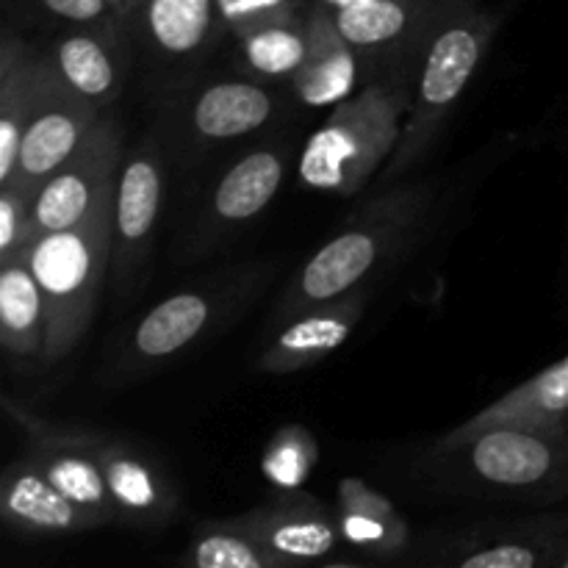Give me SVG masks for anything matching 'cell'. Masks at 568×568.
Here are the masks:
<instances>
[{
	"label": "cell",
	"instance_id": "obj_1",
	"mask_svg": "<svg viewBox=\"0 0 568 568\" xmlns=\"http://www.w3.org/2000/svg\"><path fill=\"white\" fill-rule=\"evenodd\" d=\"M438 192L442 189L436 181H410L383 189L300 266L277 300L272 325L355 292L383 264L399 258L430 222Z\"/></svg>",
	"mask_w": 568,
	"mask_h": 568
},
{
	"label": "cell",
	"instance_id": "obj_2",
	"mask_svg": "<svg viewBox=\"0 0 568 568\" xmlns=\"http://www.w3.org/2000/svg\"><path fill=\"white\" fill-rule=\"evenodd\" d=\"M497 22L499 17L477 0H444L416 64L414 98L397 150L381 175L383 189L403 181L430 153L449 111L486 59Z\"/></svg>",
	"mask_w": 568,
	"mask_h": 568
},
{
	"label": "cell",
	"instance_id": "obj_3",
	"mask_svg": "<svg viewBox=\"0 0 568 568\" xmlns=\"http://www.w3.org/2000/svg\"><path fill=\"white\" fill-rule=\"evenodd\" d=\"M410 98L414 78L386 75L333 105V114L300 153L303 186L338 197L358 194L397 150Z\"/></svg>",
	"mask_w": 568,
	"mask_h": 568
},
{
	"label": "cell",
	"instance_id": "obj_4",
	"mask_svg": "<svg viewBox=\"0 0 568 568\" xmlns=\"http://www.w3.org/2000/svg\"><path fill=\"white\" fill-rule=\"evenodd\" d=\"M114 181L100 192L87 220L31 244L28 264L48 303L44 364L64 361L94 316L98 292L114 255Z\"/></svg>",
	"mask_w": 568,
	"mask_h": 568
},
{
	"label": "cell",
	"instance_id": "obj_5",
	"mask_svg": "<svg viewBox=\"0 0 568 568\" xmlns=\"http://www.w3.org/2000/svg\"><path fill=\"white\" fill-rule=\"evenodd\" d=\"M438 458L471 486L503 494H555L568 488V433L494 425Z\"/></svg>",
	"mask_w": 568,
	"mask_h": 568
},
{
	"label": "cell",
	"instance_id": "obj_6",
	"mask_svg": "<svg viewBox=\"0 0 568 568\" xmlns=\"http://www.w3.org/2000/svg\"><path fill=\"white\" fill-rule=\"evenodd\" d=\"M255 283H258L255 272H242V275H225L222 281H209L197 288H183L161 300L133 325L131 336L122 344L116 369L125 377H136L172 361L220 327L225 316L250 297Z\"/></svg>",
	"mask_w": 568,
	"mask_h": 568
},
{
	"label": "cell",
	"instance_id": "obj_7",
	"mask_svg": "<svg viewBox=\"0 0 568 568\" xmlns=\"http://www.w3.org/2000/svg\"><path fill=\"white\" fill-rule=\"evenodd\" d=\"M277 109L281 98L272 83H261L247 75L211 78L189 87L170 105V116L159 131L164 142L175 139L181 150L197 155L261 131L270 125Z\"/></svg>",
	"mask_w": 568,
	"mask_h": 568
},
{
	"label": "cell",
	"instance_id": "obj_8",
	"mask_svg": "<svg viewBox=\"0 0 568 568\" xmlns=\"http://www.w3.org/2000/svg\"><path fill=\"white\" fill-rule=\"evenodd\" d=\"M294 148L286 139L255 144L239 155L225 175L211 186L203 211H197L186 236V255L216 250L227 236L261 214L286 181Z\"/></svg>",
	"mask_w": 568,
	"mask_h": 568
},
{
	"label": "cell",
	"instance_id": "obj_9",
	"mask_svg": "<svg viewBox=\"0 0 568 568\" xmlns=\"http://www.w3.org/2000/svg\"><path fill=\"white\" fill-rule=\"evenodd\" d=\"M444 0H366L333 11L364 64L366 83L386 75L416 78V64L425 50Z\"/></svg>",
	"mask_w": 568,
	"mask_h": 568
},
{
	"label": "cell",
	"instance_id": "obj_10",
	"mask_svg": "<svg viewBox=\"0 0 568 568\" xmlns=\"http://www.w3.org/2000/svg\"><path fill=\"white\" fill-rule=\"evenodd\" d=\"M164 153L161 131H148L125 148L114 181V255L111 275L120 288H131L153 244V231L164 200Z\"/></svg>",
	"mask_w": 568,
	"mask_h": 568
},
{
	"label": "cell",
	"instance_id": "obj_11",
	"mask_svg": "<svg viewBox=\"0 0 568 568\" xmlns=\"http://www.w3.org/2000/svg\"><path fill=\"white\" fill-rule=\"evenodd\" d=\"M3 408L26 433L28 447L22 455L33 460L55 488L64 497H70L94 521V527L116 521L114 499L105 486L98 453H94L98 433L50 425V422L33 416L28 408L17 405L11 397H3Z\"/></svg>",
	"mask_w": 568,
	"mask_h": 568
},
{
	"label": "cell",
	"instance_id": "obj_12",
	"mask_svg": "<svg viewBox=\"0 0 568 568\" xmlns=\"http://www.w3.org/2000/svg\"><path fill=\"white\" fill-rule=\"evenodd\" d=\"M125 153V128L114 114L100 116L87 142L75 150L67 164H61L39 186L33 200V231L39 236L67 231L92 214L100 192L120 172Z\"/></svg>",
	"mask_w": 568,
	"mask_h": 568
},
{
	"label": "cell",
	"instance_id": "obj_13",
	"mask_svg": "<svg viewBox=\"0 0 568 568\" xmlns=\"http://www.w3.org/2000/svg\"><path fill=\"white\" fill-rule=\"evenodd\" d=\"M131 42L125 26H89L55 31L37 48L59 83L100 111H111L131 72Z\"/></svg>",
	"mask_w": 568,
	"mask_h": 568
},
{
	"label": "cell",
	"instance_id": "obj_14",
	"mask_svg": "<svg viewBox=\"0 0 568 568\" xmlns=\"http://www.w3.org/2000/svg\"><path fill=\"white\" fill-rule=\"evenodd\" d=\"M103 114L109 111H100L98 105L87 103L72 94L64 83H59V78L48 70L42 59L37 103H33L31 120L22 133L14 175L42 186V181H48L61 164L75 155V150L87 142Z\"/></svg>",
	"mask_w": 568,
	"mask_h": 568
},
{
	"label": "cell",
	"instance_id": "obj_15",
	"mask_svg": "<svg viewBox=\"0 0 568 568\" xmlns=\"http://www.w3.org/2000/svg\"><path fill=\"white\" fill-rule=\"evenodd\" d=\"M116 521L136 530H161L181 514V494L153 453L131 438L98 433L94 442Z\"/></svg>",
	"mask_w": 568,
	"mask_h": 568
},
{
	"label": "cell",
	"instance_id": "obj_16",
	"mask_svg": "<svg viewBox=\"0 0 568 568\" xmlns=\"http://www.w3.org/2000/svg\"><path fill=\"white\" fill-rule=\"evenodd\" d=\"M568 544V516H541L514 525H477L438 544L436 564L458 568L558 566Z\"/></svg>",
	"mask_w": 568,
	"mask_h": 568
},
{
	"label": "cell",
	"instance_id": "obj_17",
	"mask_svg": "<svg viewBox=\"0 0 568 568\" xmlns=\"http://www.w3.org/2000/svg\"><path fill=\"white\" fill-rule=\"evenodd\" d=\"M236 519L261 547L275 555L281 568L320 564L344 544L336 508L331 510L308 494H283Z\"/></svg>",
	"mask_w": 568,
	"mask_h": 568
},
{
	"label": "cell",
	"instance_id": "obj_18",
	"mask_svg": "<svg viewBox=\"0 0 568 568\" xmlns=\"http://www.w3.org/2000/svg\"><path fill=\"white\" fill-rule=\"evenodd\" d=\"M366 300L369 294L355 288L344 297L327 300L281 322L275 338L261 353L258 369L266 375H288L325 361L353 336L366 311Z\"/></svg>",
	"mask_w": 568,
	"mask_h": 568
},
{
	"label": "cell",
	"instance_id": "obj_19",
	"mask_svg": "<svg viewBox=\"0 0 568 568\" xmlns=\"http://www.w3.org/2000/svg\"><path fill=\"white\" fill-rule=\"evenodd\" d=\"M222 31L220 0H142L131 17V37L164 67L194 64Z\"/></svg>",
	"mask_w": 568,
	"mask_h": 568
},
{
	"label": "cell",
	"instance_id": "obj_20",
	"mask_svg": "<svg viewBox=\"0 0 568 568\" xmlns=\"http://www.w3.org/2000/svg\"><path fill=\"white\" fill-rule=\"evenodd\" d=\"M0 516L22 536H75L98 530L94 521L59 491L26 455L0 477Z\"/></svg>",
	"mask_w": 568,
	"mask_h": 568
},
{
	"label": "cell",
	"instance_id": "obj_21",
	"mask_svg": "<svg viewBox=\"0 0 568 568\" xmlns=\"http://www.w3.org/2000/svg\"><path fill=\"white\" fill-rule=\"evenodd\" d=\"M305 26H308V53L294 75L292 92L305 105L342 103L366 83L364 64L353 44L338 31L331 9L308 0Z\"/></svg>",
	"mask_w": 568,
	"mask_h": 568
},
{
	"label": "cell",
	"instance_id": "obj_22",
	"mask_svg": "<svg viewBox=\"0 0 568 568\" xmlns=\"http://www.w3.org/2000/svg\"><path fill=\"white\" fill-rule=\"evenodd\" d=\"M566 416H568V355L560 358L558 364L547 366L530 377L521 386L510 388L505 397L483 408L464 425L449 430L447 436L438 438L436 449H447L460 444L464 438L475 436V433L486 430L494 425H514V427H532V430H549V433H566Z\"/></svg>",
	"mask_w": 568,
	"mask_h": 568
},
{
	"label": "cell",
	"instance_id": "obj_23",
	"mask_svg": "<svg viewBox=\"0 0 568 568\" xmlns=\"http://www.w3.org/2000/svg\"><path fill=\"white\" fill-rule=\"evenodd\" d=\"M42 75L37 42L6 28L0 39V183L17 172L22 133L31 120Z\"/></svg>",
	"mask_w": 568,
	"mask_h": 568
},
{
	"label": "cell",
	"instance_id": "obj_24",
	"mask_svg": "<svg viewBox=\"0 0 568 568\" xmlns=\"http://www.w3.org/2000/svg\"><path fill=\"white\" fill-rule=\"evenodd\" d=\"M305 9L231 33L236 67L242 70V75L255 78L261 83H288L292 87L294 75L308 53Z\"/></svg>",
	"mask_w": 568,
	"mask_h": 568
},
{
	"label": "cell",
	"instance_id": "obj_25",
	"mask_svg": "<svg viewBox=\"0 0 568 568\" xmlns=\"http://www.w3.org/2000/svg\"><path fill=\"white\" fill-rule=\"evenodd\" d=\"M48 303L28 255L0 261V344L14 358H44Z\"/></svg>",
	"mask_w": 568,
	"mask_h": 568
},
{
	"label": "cell",
	"instance_id": "obj_26",
	"mask_svg": "<svg viewBox=\"0 0 568 568\" xmlns=\"http://www.w3.org/2000/svg\"><path fill=\"white\" fill-rule=\"evenodd\" d=\"M186 564L194 568H281L275 555L261 547L239 519L200 521L189 541Z\"/></svg>",
	"mask_w": 568,
	"mask_h": 568
},
{
	"label": "cell",
	"instance_id": "obj_27",
	"mask_svg": "<svg viewBox=\"0 0 568 568\" xmlns=\"http://www.w3.org/2000/svg\"><path fill=\"white\" fill-rule=\"evenodd\" d=\"M336 519L344 544L377 560H397L410 547V527L403 514L386 519V516L355 514L336 505Z\"/></svg>",
	"mask_w": 568,
	"mask_h": 568
},
{
	"label": "cell",
	"instance_id": "obj_28",
	"mask_svg": "<svg viewBox=\"0 0 568 568\" xmlns=\"http://www.w3.org/2000/svg\"><path fill=\"white\" fill-rule=\"evenodd\" d=\"M37 192V183H28L17 175L0 183V261L31 253V244L37 242L33 231Z\"/></svg>",
	"mask_w": 568,
	"mask_h": 568
},
{
	"label": "cell",
	"instance_id": "obj_29",
	"mask_svg": "<svg viewBox=\"0 0 568 568\" xmlns=\"http://www.w3.org/2000/svg\"><path fill=\"white\" fill-rule=\"evenodd\" d=\"M20 6L33 22H42L53 31L89 26H122L105 0H20Z\"/></svg>",
	"mask_w": 568,
	"mask_h": 568
},
{
	"label": "cell",
	"instance_id": "obj_30",
	"mask_svg": "<svg viewBox=\"0 0 568 568\" xmlns=\"http://www.w3.org/2000/svg\"><path fill=\"white\" fill-rule=\"evenodd\" d=\"M305 6L303 0H220V17L225 33H236L275 17L297 14Z\"/></svg>",
	"mask_w": 568,
	"mask_h": 568
},
{
	"label": "cell",
	"instance_id": "obj_31",
	"mask_svg": "<svg viewBox=\"0 0 568 568\" xmlns=\"http://www.w3.org/2000/svg\"><path fill=\"white\" fill-rule=\"evenodd\" d=\"M105 3H109V9L114 11V17L122 22V26L131 28V17L136 14L142 0H105Z\"/></svg>",
	"mask_w": 568,
	"mask_h": 568
},
{
	"label": "cell",
	"instance_id": "obj_32",
	"mask_svg": "<svg viewBox=\"0 0 568 568\" xmlns=\"http://www.w3.org/2000/svg\"><path fill=\"white\" fill-rule=\"evenodd\" d=\"M316 3H322L325 9H331V11H338V9H347V6L366 3V0H316Z\"/></svg>",
	"mask_w": 568,
	"mask_h": 568
},
{
	"label": "cell",
	"instance_id": "obj_33",
	"mask_svg": "<svg viewBox=\"0 0 568 568\" xmlns=\"http://www.w3.org/2000/svg\"><path fill=\"white\" fill-rule=\"evenodd\" d=\"M558 568H568V544H566L564 555H560V560H558Z\"/></svg>",
	"mask_w": 568,
	"mask_h": 568
},
{
	"label": "cell",
	"instance_id": "obj_34",
	"mask_svg": "<svg viewBox=\"0 0 568 568\" xmlns=\"http://www.w3.org/2000/svg\"><path fill=\"white\" fill-rule=\"evenodd\" d=\"M566 433H568V416H566Z\"/></svg>",
	"mask_w": 568,
	"mask_h": 568
}]
</instances>
